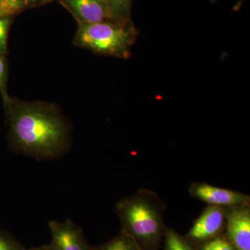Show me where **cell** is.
Instances as JSON below:
<instances>
[{
    "label": "cell",
    "mask_w": 250,
    "mask_h": 250,
    "mask_svg": "<svg viewBox=\"0 0 250 250\" xmlns=\"http://www.w3.org/2000/svg\"><path fill=\"white\" fill-rule=\"evenodd\" d=\"M4 104L9 141L18 152L38 159H53L68 148V123L56 105L9 98Z\"/></svg>",
    "instance_id": "6da1fadb"
},
{
    "label": "cell",
    "mask_w": 250,
    "mask_h": 250,
    "mask_svg": "<svg viewBox=\"0 0 250 250\" xmlns=\"http://www.w3.org/2000/svg\"><path fill=\"white\" fill-rule=\"evenodd\" d=\"M166 206L155 192L141 189L116 205L122 229L144 250H159L166 228Z\"/></svg>",
    "instance_id": "7a4b0ae2"
},
{
    "label": "cell",
    "mask_w": 250,
    "mask_h": 250,
    "mask_svg": "<svg viewBox=\"0 0 250 250\" xmlns=\"http://www.w3.org/2000/svg\"><path fill=\"white\" fill-rule=\"evenodd\" d=\"M136 39V29L128 21L80 22L74 43L95 53L126 59Z\"/></svg>",
    "instance_id": "3957f363"
},
{
    "label": "cell",
    "mask_w": 250,
    "mask_h": 250,
    "mask_svg": "<svg viewBox=\"0 0 250 250\" xmlns=\"http://www.w3.org/2000/svg\"><path fill=\"white\" fill-rule=\"evenodd\" d=\"M226 224L225 208L208 205L194 222L186 238L195 246L223 234Z\"/></svg>",
    "instance_id": "277c9868"
},
{
    "label": "cell",
    "mask_w": 250,
    "mask_h": 250,
    "mask_svg": "<svg viewBox=\"0 0 250 250\" xmlns=\"http://www.w3.org/2000/svg\"><path fill=\"white\" fill-rule=\"evenodd\" d=\"M190 196L208 205L223 208L250 206V197L246 194L205 183L194 182L189 187Z\"/></svg>",
    "instance_id": "5b68a950"
},
{
    "label": "cell",
    "mask_w": 250,
    "mask_h": 250,
    "mask_svg": "<svg viewBox=\"0 0 250 250\" xmlns=\"http://www.w3.org/2000/svg\"><path fill=\"white\" fill-rule=\"evenodd\" d=\"M225 236L236 250H250V206L225 208Z\"/></svg>",
    "instance_id": "8992f818"
},
{
    "label": "cell",
    "mask_w": 250,
    "mask_h": 250,
    "mask_svg": "<svg viewBox=\"0 0 250 250\" xmlns=\"http://www.w3.org/2000/svg\"><path fill=\"white\" fill-rule=\"evenodd\" d=\"M49 228L52 234L50 246L53 250H92L82 229L72 220L50 221Z\"/></svg>",
    "instance_id": "52a82bcc"
},
{
    "label": "cell",
    "mask_w": 250,
    "mask_h": 250,
    "mask_svg": "<svg viewBox=\"0 0 250 250\" xmlns=\"http://www.w3.org/2000/svg\"><path fill=\"white\" fill-rule=\"evenodd\" d=\"M65 1L67 6L80 20L81 22L97 23L105 21H116L100 0Z\"/></svg>",
    "instance_id": "ba28073f"
},
{
    "label": "cell",
    "mask_w": 250,
    "mask_h": 250,
    "mask_svg": "<svg viewBox=\"0 0 250 250\" xmlns=\"http://www.w3.org/2000/svg\"><path fill=\"white\" fill-rule=\"evenodd\" d=\"M92 250H144L136 243L132 237L121 230L111 241L100 245L92 246Z\"/></svg>",
    "instance_id": "9c48e42d"
},
{
    "label": "cell",
    "mask_w": 250,
    "mask_h": 250,
    "mask_svg": "<svg viewBox=\"0 0 250 250\" xmlns=\"http://www.w3.org/2000/svg\"><path fill=\"white\" fill-rule=\"evenodd\" d=\"M163 241L164 250H197L196 246L185 236H181L172 228L167 227L164 231Z\"/></svg>",
    "instance_id": "30bf717a"
},
{
    "label": "cell",
    "mask_w": 250,
    "mask_h": 250,
    "mask_svg": "<svg viewBox=\"0 0 250 250\" xmlns=\"http://www.w3.org/2000/svg\"><path fill=\"white\" fill-rule=\"evenodd\" d=\"M117 21L126 22L132 0H100Z\"/></svg>",
    "instance_id": "8fae6325"
},
{
    "label": "cell",
    "mask_w": 250,
    "mask_h": 250,
    "mask_svg": "<svg viewBox=\"0 0 250 250\" xmlns=\"http://www.w3.org/2000/svg\"><path fill=\"white\" fill-rule=\"evenodd\" d=\"M198 246L197 250H236L225 234L220 235Z\"/></svg>",
    "instance_id": "7c38bea8"
},
{
    "label": "cell",
    "mask_w": 250,
    "mask_h": 250,
    "mask_svg": "<svg viewBox=\"0 0 250 250\" xmlns=\"http://www.w3.org/2000/svg\"><path fill=\"white\" fill-rule=\"evenodd\" d=\"M24 0H0V18H9L24 8Z\"/></svg>",
    "instance_id": "4fadbf2b"
},
{
    "label": "cell",
    "mask_w": 250,
    "mask_h": 250,
    "mask_svg": "<svg viewBox=\"0 0 250 250\" xmlns=\"http://www.w3.org/2000/svg\"><path fill=\"white\" fill-rule=\"evenodd\" d=\"M0 250H27L11 234L0 230Z\"/></svg>",
    "instance_id": "5bb4252c"
},
{
    "label": "cell",
    "mask_w": 250,
    "mask_h": 250,
    "mask_svg": "<svg viewBox=\"0 0 250 250\" xmlns=\"http://www.w3.org/2000/svg\"><path fill=\"white\" fill-rule=\"evenodd\" d=\"M9 24V18H0V55H4L6 52Z\"/></svg>",
    "instance_id": "9a60e30c"
},
{
    "label": "cell",
    "mask_w": 250,
    "mask_h": 250,
    "mask_svg": "<svg viewBox=\"0 0 250 250\" xmlns=\"http://www.w3.org/2000/svg\"><path fill=\"white\" fill-rule=\"evenodd\" d=\"M0 93L2 96L3 102L6 103L10 97L6 93V67L2 55H0Z\"/></svg>",
    "instance_id": "2e32d148"
},
{
    "label": "cell",
    "mask_w": 250,
    "mask_h": 250,
    "mask_svg": "<svg viewBox=\"0 0 250 250\" xmlns=\"http://www.w3.org/2000/svg\"><path fill=\"white\" fill-rule=\"evenodd\" d=\"M27 250H53L50 245H43V246L34 247Z\"/></svg>",
    "instance_id": "e0dca14e"
},
{
    "label": "cell",
    "mask_w": 250,
    "mask_h": 250,
    "mask_svg": "<svg viewBox=\"0 0 250 250\" xmlns=\"http://www.w3.org/2000/svg\"><path fill=\"white\" fill-rule=\"evenodd\" d=\"M24 1H35V0H24Z\"/></svg>",
    "instance_id": "ac0fdd59"
},
{
    "label": "cell",
    "mask_w": 250,
    "mask_h": 250,
    "mask_svg": "<svg viewBox=\"0 0 250 250\" xmlns=\"http://www.w3.org/2000/svg\"><path fill=\"white\" fill-rule=\"evenodd\" d=\"M213 1H214V0H213Z\"/></svg>",
    "instance_id": "d6986e66"
}]
</instances>
